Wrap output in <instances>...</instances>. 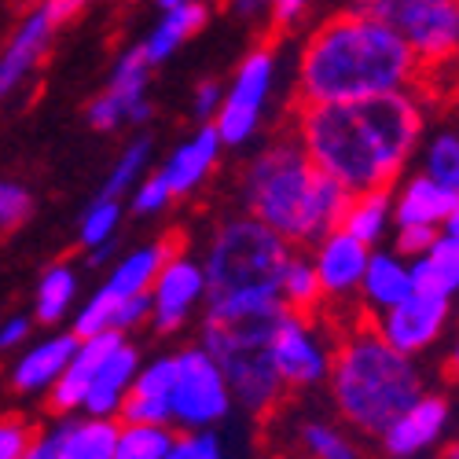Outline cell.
Listing matches in <instances>:
<instances>
[{
    "mask_svg": "<svg viewBox=\"0 0 459 459\" xmlns=\"http://www.w3.org/2000/svg\"><path fill=\"white\" fill-rule=\"evenodd\" d=\"M427 96L423 89L382 92L346 103L294 107L290 133L305 155L327 177L350 191L394 187L427 140Z\"/></svg>",
    "mask_w": 459,
    "mask_h": 459,
    "instance_id": "obj_1",
    "label": "cell"
},
{
    "mask_svg": "<svg viewBox=\"0 0 459 459\" xmlns=\"http://www.w3.org/2000/svg\"><path fill=\"white\" fill-rule=\"evenodd\" d=\"M427 70L382 19L346 8L320 19L298 48L294 107L423 89Z\"/></svg>",
    "mask_w": 459,
    "mask_h": 459,
    "instance_id": "obj_2",
    "label": "cell"
},
{
    "mask_svg": "<svg viewBox=\"0 0 459 459\" xmlns=\"http://www.w3.org/2000/svg\"><path fill=\"white\" fill-rule=\"evenodd\" d=\"M324 390L342 423L357 437L375 441L415 397L430 390V375L415 357L394 350L368 316H353L334 327Z\"/></svg>",
    "mask_w": 459,
    "mask_h": 459,
    "instance_id": "obj_3",
    "label": "cell"
},
{
    "mask_svg": "<svg viewBox=\"0 0 459 459\" xmlns=\"http://www.w3.org/2000/svg\"><path fill=\"white\" fill-rule=\"evenodd\" d=\"M239 203L294 250H305L338 228L350 191L320 173L301 140L283 129L247 159L239 173Z\"/></svg>",
    "mask_w": 459,
    "mask_h": 459,
    "instance_id": "obj_4",
    "label": "cell"
},
{
    "mask_svg": "<svg viewBox=\"0 0 459 459\" xmlns=\"http://www.w3.org/2000/svg\"><path fill=\"white\" fill-rule=\"evenodd\" d=\"M290 254L294 247L254 213L243 210L221 217L199 257L206 273L203 324L276 316L283 309L280 276Z\"/></svg>",
    "mask_w": 459,
    "mask_h": 459,
    "instance_id": "obj_5",
    "label": "cell"
},
{
    "mask_svg": "<svg viewBox=\"0 0 459 459\" xmlns=\"http://www.w3.org/2000/svg\"><path fill=\"white\" fill-rule=\"evenodd\" d=\"M276 316L203 324V346L221 364V371L228 378V390L236 397V408H243L254 423H273V419L287 408V397H290L287 386L280 382V371H276L273 350H269Z\"/></svg>",
    "mask_w": 459,
    "mask_h": 459,
    "instance_id": "obj_6",
    "label": "cell"
},
{
    "mask_svg": "<svg viewBox=\"0 0 459 459\" xmlns=\"http://www.w3.org/2000/svg\"><path fill=\"white\" fill-rule=\"evenodd\" d=\"M353 8L397 30L427 78L459 56V0H357Z\"/></svg>",
    "mask_w": 459,
    "mask_h": 459,
    "instance_id": "obj_7",
    "label": "cell"
},
{
    "mask_svg": "<svg viewBox=\"0 0 459 459\" xmlns=\"http://www.w3.org/2000/svg\"><path fill=\"white\" fill-rule=\"evenodd\" d=\"M236 411L221 364L203 342L173 353V390H169V427L173 430H217Z\"/></svg>",
    "mask_w": 459,
    "mask_h": 459,
    "instance_id": "obj_8",
    "label": "cell"
},
{
    "mask_svg": "<svg viewBox=\"0 0 459 459\" xmlns=\"http://www.w3.org/2000/svg\"><path fill=\"white\" fill-rule=\"evenodd\" d=\"M280 78V52L276 45L261 41L254 45L232 70V82L224 85L221 110L213 114V129L224 147H247L264 122L273 89Z\"/></svg>",
    "mask_w": 459,
    "mask_h": 459,
    "instance_id": "obj_9",
    "label": "cell"
},
{
    "mask_svg": "<svg viewBox=\"0 0 459 459\" xmlns=\"http://www.w3.org/2000/svg\"><path fill=\"white\" fill-rule=\"evenodd\" d=\"M331 342L334 327L324 316H305L290 309L276 316L269 350L287 394H309L324 386L331 368Z\"/></svg>",
    "mask_w": 459,
    "mask_h": 459,
    "instance_id": "obj_10",
    "label": "cell"
},
{
    "mask_svg": "<svg viewBox=\"0 0 459 459\" xmlns=\"http://www.w3.org/2000/svg\"><path fill=\"white\" fill-rule=\"evenodd\" d=\"M151 66L140 52V45L126 48L118 59H114L107 85L89 100L85 107V122L96 133H118V129H140L151 122L155 114V103H151Z\"/></svg>",
    "mask_w": 459,
    "mask_h": 459,
    "instance_id": "obj_11",
    "label": "cell"
},
{
    "mask_svg": "<svg viewBox=\"0 0 459 459\" xmlns=\"http://www.w3.org/2000/svg\"><path fill=\"white\" fill-rule=\"evenodd\" d=\"M151 320L147 327H155V334H177L191 320L203 313L206 305V273L203 261L191 257L184 247H177L151 283Z\"/></svg>",
    "mask_w": 459,
    "mask_h": 459,
    "instance_id": "obj_12",
    "label": "cell"
},
{
    "mask_svg": "<svg viewBox=\"0 0 459 459\" xmlns=\"http://www.w3.org/2000/svg\"><path fill=\"white\" fill-rule=\"evenodd\" d=\"M455 427V401L441 390L415 397L394 423L375 437V452L386 459H430Z\"/></svg>",
    "mask_w": 459,
    "mask_h": 459,
    "instance_id": "obj_13",
    "label": "cell"
},
{
    "mask_svg": "<svg viewBox=\"0 0 459 459\" xmlns=\"http://www.w3.org/2000/svg\"><path fill=\"white\" fill-rule=\"evenodd\" d=\"M371 247L360 243L357 236H350L346 228H334L320 243L309 247V261L320 280V294H324V320L334 309H346V320L360 316L357 313V294H360V280L368 269Z\"/></svg>",
    "mask_w": 459,
    "mask_h": 459,
    "instance_id": "obj_14",
    "label": "cell"
},
{
    "mask_svg": "<svg viewBox=\"0 0 459 459\" xmlns=\"http://www.w3.org/2000/svg\"><path fill=\"white\" fill-rule=\"evenodd\" d=\"M452 298L448 294H427V290H411L401 305H390L386 313L371 316L375 331L390 342L394 350L423 360L437 342L445 338L452 324Z\"/></svg>",
    "mask_w": 459,
    "mask_h": 459,
    "instance_id": "obj_15",
    "label": "cell"
},
{
    "mask_svg": "<svg viewBox=\"0 0 459 459\" xmlns=\"http://www.w3.org/2000/svg\"><path fill=\"white\" fill-rule=\"evenodd\" d=\"M56 30L59 26L41 0L15 22V30L8 33V45L0 48V103H8L15 92H22L33 74L41 70Z\"/></svg>",
    "mask_w": 459,
    "mask_h": 459,
    "instance_id": "obj_16",
    "label": "cell"
},
{
    "mask_svg": "<svg viewBox=\"0 0 459 459\" xmlns=\"http://www.w3.org/2000/svg\"><path fill=\"white\" fill-rule=\"evenodd\" d=\"M221 155H224V143H221L213 122L195 126V133L180 140L166 155V162L159 166L166 187L173 191V199H191L195 191H203V184L221 166Z\"/></svg>",
    "mask_w": 459,
    "mask_h": 459,
    "instance_id": "obj_17",
    "label": "cell"
},
{
    "mask_svg": "<svg viewBox=\"0 0 459 459\" xmlns=\"http://www.w3.org/2000/svg\"><path fill=\"white\" fill-rule=\"evenodd\" d=\"M74 346H78V334H48V338H30L19 350V357L8 368V386L19 397H45L56 378L63 375V368L74 357Z\"/></svg>",
    "mask_w": 459,
    "mask_h": 459,
    "instance_id": "obj_18",
    "label": "cell"
},
{
    "mask_svg": "<svg viewBox=\"0 0 459 459\" xmlns=\"http://www.w3.org/2000/svg\"><path fill=\"white\" fill-rule=\"evenodd\" d=\"M283 452L301 459H368L360 437L338 415H320V411H305L290 419Z\"/></svg>",
    "mask_w": 459,
    "mask_h": 459,
    "instance_id": "obj_19",
    "label": "cell"
},
{
    "mask_svg": "<svg viewBox=\"0 0 459 459\" xmlns=\"http://www.w3.org/2000/svg\"><path fill=\"white\" fill-rule=\"evenodd\" d=\"M118 338H122V331H103V334L78 338L70 364H66L63 375L56 378V386L45 394V404H48V415H52V419L82 411L85 394H89V386H92V375H96L100 360L110 353V346H114Z\"/></svg>",
    "mask_w": 459,
    "mask_h": 459,
    "instance_id": "obj_20",
    "label": "cell"
},
{
    "mask_svg": "<svg viewBox=\"0 0 459 459\" xmlns=\"http://www.w3.org/2000/svg\"><path fill=\"white\" fill-rule=\"evenodd\" d=\"M140 364H143L140 346H136L129 334H122V338L110 346V353L100 360V368H96V375H92V386H89V394H85L82 411L118 419L122 401H126V394H129V386H133Z\"/></svg>",
    "mask_w": 459,
    "mask_h": 459,
    "instance_id": "obj_21",
    "label": "cell"
},
{
    "mask_svg": "<svg viewBox=\"0 0 459 459\" xmlns=\"http://www.w3.org/2000/svg\"><path fill=\"white\" fill-rule=\"evenodd\" d=\"M180 247V236L169 232L162 239H151V243H140L126 254H118L110 264H107V280L100 283V290L114 301H126V298H136V294H147L151 283H155L162 261Z\"/></svg>",
    "mask_w": 459,
    "mask_h": 459,
    "instance_id": "obj_22",
    "label": "cell"
},
{
    "mask_svg": "<svg viewBox=\"0 0 459 459\" xmlns=\"http://www.w3.org/2000/svg\"><path fill=\"white\" fill-rule=\"evenodd\" d=\"M415 290L411 283V264L408 257H401L394 247H371L368 257V269L360 280V294H357V313L360 316H378L386 313L390 305H401L408 294Z\"/></svg>",
    "mask_w": 459,
    "mask_h": 459,
    "instance_id": "obj_23",
    "label": "cell"
},
{
    "mask_svg": "<svg viewBox=\"0 0 459 459\" xmlns=\"http://www.w3.org/2000/svg\"><path fill=\"white\" fill-rule=\"evenodd\" d=\"M118 419L107 415H89L74 411L59 415L48 427L56 459H114V445H118Z\"/></svg>",
    "mask_w": 459,
    "mask_h": 459,
    "instance_id": "obj_24",
    "label": "cell"
},
{
    "mask_svg": "<svg viewBox=\"0 0 459 459\" xmlns=\"http://www.w3.org/2000/svg\"><path fill=\"white\" fill-rule=\"evenodd\" d=\"M459 206V195L448 187H441L434 177H427L423 169L404 173L394 184V228L404 224H427V228H441V221Z\"/></svg>",
    "mask_w": 459,
    "mask_h": 459,
    "instance_id": "obj_25",
    "label": "cell"
},
{
    "mask_svg": "<svg viewBox=\"0 0 459 459\" xmlns=\"http://www.w3.org/2000/svg\"><path fill=\"white\" fill-rule=\"evenodd\" d=\"M169 390H173V353L143 360L122 401L118 423H169Z\"/></svg>",
    "mask_w": 459,
    "mask_h": 459,
    "instance_id": "obj_26",
    "label": "cell"
},
{
    "mask_svg": "<svg viewBox=\"0 0 459 459\" xmlns=\"http://www.w3.org/2000/svg\"><path fill=\"white\" fill-rule=\"evenodd\" d=\"M411 283L427 294H455L459 290V206L441 221L437 239L423 257H411Z\"/></svg>",
    "mask_w": 459,
    "mask_h": 459,
    "instance_id": "obj_27",
    "label": "cell"
},
{
    "mask_svg": "<svg viewBox=\"0 0 459 459\" xmlns=\"http://www.w3.org/2000/svg\"><path fill=\"white\" fill-rule=\"evenodd\" d=\"M210 22V4L206 0H187V4H177V8H166L155 26H151L143 33V41H140V52L151 66H159L166 63L177 48H184L191 37L203 33Z\"/></svg>",
    "mask_w": 459,
    "mask_h": 459,
    "instance_id": "obj_28",
    "label": "cell"
},
{
    "mask_svg": "<svg viewBox=\"0 0 459 459\" xmlns=\"http://www.w3.org/2000/svg\"><path fill=\"white\" fill-rule=\"evenodd\" d=\"M338 228H346L350 236H357L368 247H378L394 228V187L353 191Z\"/></svg>",
    "mask_w": 459,
    "mask_h": 459,
    "instance_id": "obj_29",
    "label": "cell"
},
{
    "mask_svg": "<svg viewBox=\"0 0 459 459\" xmlns=\"http://www.w3.org/2000/svg\"><path fill=\"white\" fill-rule=\"evenodd\" d=\"M78 290H82L78 269L70 261H52L33 290V320L41 327H59L78 305Z\"/></svg>",
    "mask_w": 459,
    "mask_h": 459,
    "instance_id": "obj_30",
    "label": "cell"
},
{
    "mask_svg": "<svg viewBox=\"0 0 459 459\" xmlns=\"http://www.w3.org/2000/svg\"><path fill=\"white\" fill-rule=\"evenodd\" d=\"M280 305L290 313H305V316H320L324 313V294H320V280L316 269L305 250H294L287 269L280 276Z\"/></svg>",
    "mask_w": 459,
    "mask_h": 459,
    "instance_id": "obj_31",
    "label": "cell"
},
{
    "mask_svg": "<svg viewBox=\"0 0 459 459\" xmlns=\"http://www.w3.org/2000/svg\"><path fill=\"white\" fill-rule=\"evenodd\" d=\"M151 159H155V140L147 133H136L133 140H126V147L118 151V159H114L100 195H110V199H126L129 191L151 173Z\"/></svg>",
    "mask_w": 459,
    "mask_h": 459,
    "instance_id": "obj_32",
    "label": "cell"
},
{
    "mask_svg": "<svg viewBox=\"0 0 459 459\" xmlns=\"http://www.w3.org/2000/svg\"><path fill=\"white\" fill-rule=\"evenodd\" d=\"M419 169L459 195V129H437L419 147Z\"/></svg>",
    "mask_w": 459,
    "mask_h": 459,
    "instance_id": "obj_33",
    "label": "cell"
},
{
    "mask_svg": "<svg viewBox=\"0 0 459 459\" xmlns=\"http://www.w3.org/2000/svg\"><path fill=\"white\" fill-rule=\"evenodd\" d=\"M177 430L169 423H122L114 459H169Z\"/></svg>",
    "mask_w": 459,
    "mask_h": 459,
    "instance_id": "obj_34",
    "label": "cell"
},
{
    "mask_svg": "<svg viewBox=\"0 0 459 459\" xmlns=\"http://www.w3.org/2000/svg\"><path fill=\"white\" fill-rule=\"evenodd\" d=\"M122 217H126L122 199L96 195V199L85 206L82 221H78V243H82V250H96V247H103V243H114V239H118Z\"/></svg>",
    "mask_w": 459,
    "mask_h": 459,
    "instance_id": "obj_35",
    "label": "cell"
},
{
    "mask_svg": "<svg viewBox=\"0 0 459 459\" xmlns=\"http://www.w3.org/2000/svg\"><path fill=\"white\" fill-rule=\"evenodd\" d=\"M173 203H177V199H173V191L166 187V180H162L159 169L147 173V177L129 191V210H133L136 217H162Z\"/></svg>",
    "mask_w": 459,
    "mask_h": 459,
    "instance_id": "obj_36",
    "label": "cell"
},
{
    "mask_svg": "<svg viewBox=\"0 0 459 459\" xmlns=\"http://www.w3.org/2000/svg\"><path fill=\"white\" fill-rule=\"evenodd\" d=\"M169 459H228V448L217 430H177Z\"/></svg>",
    "mask_w": 459,
    "mask_h": 459,
    "instance_id": "obj_37",
    "label": "cell"
},
{
    "mask_svg": "<svg viewBox=\"0 0 459 459\" xmlns=\"http://www.w3.org/2000/svg\"><path fill=\"white\" fill-rule=\"evenodd\" d=\"M33 217V195L19 180H0V232H15Z\"/></svg>",
    "mask_w": 459,
    "mask_h": 459,
    "instance_id": "obj_38",
    "label": "cell"
},
{
    "mask_svg": "<svg viewBox=\"0 0 459 459\" xmlns=\"http://www.w3.org/2000/svg\"><path fill=\"white\" fill-rule=\"evenodd\" d=\"M41 427L26 415H0V459H22Z\"/></svg>",
    "mask_w": 459,
    "mask_h": 459,
    "instance_id": "obj_39",
    "label": "cell"
},
{
    "mask_svg": "<svg viewBox=\"0 0 459 459\" xmlns=\"http://www.w3.org/2000/svg\"><path fill=\"white\" fill-rule=\"evenodd\" d=\"M437 239V228H427V224H404V228H394V250L401 257H423Z\"/></svg>",
    "mask_w": 459,
    "mask_h": 459,
    "instance_id": "obj_40",
    "label": "cell"
},
{
    "mask_svg": "<svg viewBox=\"0 0 459 459\" xmlns=\"http://www.w3.org/2000/svg\"><path fill=\"white\" fill-rule=\"evenodd\" d=\"M316 0H273L269 4V26L273 33H294L305 19H309Z\"/></svg>",
    "mask_w": 459,
    "mask_h": 459,
    "instance_id": "obj_41",
    "label": "cell"
},
{
    "mask_svg": "<svg viewBox=\"0 0 459 459\" xmlns=\"http://www.w3.org/2000/svg\"><path fill=\"white\" fill-rule=\"evenodd\" d=\"M221 100H224V85L206 78L195 85V92H191V118H195V126L203 122H213V114L221 110Z\"/></svg>",
    "mask_w": 459,
    "mask_h": 459,
    "instance_id": "obj_42",
    "label": "cell"
},
{
    "mask_svg": "<svg viewBox=\"0 0 459 459\" xmlns=\"http://www.w3.org/2000/svg\"><path fill=\"white\" fill-rule=\"evenodd\" d=\"M33 338V316L12 313L8 320H0V353H15Z\"/></svg>",
    "mask_w": 459,
    "mask_h": 459,
    "instance_id": "obj_43",
    "label": "cell"
},
{
    "mask_svg": "<svg viewBox=\"0 0 459 459\" xmlns=\"http://www.w3.org/2000/svg\"><path fill=\"white\" fill-rule=\"evenodd\" d=\"M273 0H224V12L236 22H269Z\"/></svg>",
    "mask_w": 459,
    "mask_h": 459,
    "instance_id": "obj_44",
    "label": "cell"
},
{
    "mask_svg": "<svg viewBox=\"0 0 459 459\" xmlns=\"http://www.w3.org/2000/svg\"><path fill=\"white\" fill-rule=\"evenodd\" d=\"M41 4L52 12L56 26H63V22H70V19H78V15L89 8V0H41Z\"/></svg>",
    "mask_w": 459,
    "mask_h": 459,
    "instance_id": "obj_45",
    "label": "cell"
},
{
    "mask_svg": "<svg viewBox=\"0 0 459 459\" xmlns=\"http://www.w3.org/2000/svg\"><path fill=\"white\" fill-rule=\"evenodd\" d=\"M434 459H459V437H445L434 452Z\"/></svg>",
    "mask_w": 459,
    "mask_h": 459,
    "instance_id": "obj_46",
    "label": "cell"
},
{
    "mask_svg": "<svg viewBox=\"0 0 459 459\" xmlns=\"http://www.w3.org/2000/svg\"><path fill=\"white\" fill-rule=\"evenodd\" d=\"M445 371H448L452 378H459V338H455V346L448 350V360H445Z\"/></svg>",
    "mask_w": 459,
    "mask_h": 459,
    "instance_id": "obj_47",
    "label": "cell"
},
{
    "mask_svg": "<svg viewBox=\"0 0 459 459\" xmlns=\"http://www.w3.org/2000/svg\"><path fill=\"white\" fill-rule=\"evenodd\" d=\"M177 4H187V0H155V8L166 12V8H177Z\"/></svg>",
    "mask_w": 459,
    "mask_h": 459,
    "instance_id": "obj_48",
    "label": "cell"
},
{
    "mask_svg": "<svg viewBox=\"0 0 459 459\" xmlns=\"http://www.w3.org/2000/svg\"><path fill=\"white\" fill-rule=\"evenodd\" d=\"M452 313H455V316H459V290H455V294H452Z\"/></svg>",
    "mask_w": 459,
    "mask_h": 459,
    "instance_id": "obj_49",
    "label": "cell"
},
{
    "mask_svg": "<svg viewBox=\"0 0 459 459\" xmlns=\"http://www.w3.org/2000/svg\"><path fill=\"white\" fill-rule=\"evenodd\" d=\"M276 459H301V455H290V452H280Z\"/></svg>",
    "mask_w": 459,
    "mask_h": 459,
    "instance_id": "obj_50",
    "label": "cell"
},
{
    "mask_svg": "<svg viewBox=\"0 0 459 459\" xmlns=\"http://www.w3.org/2000/svg\"><path fill=\"white\" fill-rule=\"evenodd\" d=\"M378 459H386V455H378Z\"/></svg>",
    "mask_w": 459,
    "mask_h": 459,
    "instance_id": "obj_51",
    "label": "cell"
},
{
    "mask_svg": "<svg viewBox=\"0 0 459 459\" xmlns=\"http://www.w3.org/2000/svg\"><path fill=\"white\" fill-rule=\"evenodd\" d=\"M455 59H459V56H455Z\"/></svg>",
    "mask_w": 459,
    "mask_h": 459,
    "instance_id": "obj_52",
    "label": "cell"
}]
</instances>
